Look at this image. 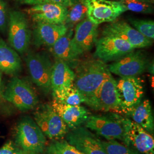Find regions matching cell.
<instances>
[{
	"mask_svg": "<svg viewBox=\"0 0 154 154\" xmlns=\"http://www.w3.org/2000/svg\"><path fill=\"white\" fill-rule=\"evenodd\" d=\"M109 72L105 62L99 59L84 61L77 66L73 83L91 108Z\"/></svg>",
	"mask_w": 154,
	"mask_h": 154,
	"instance_id": "1",
	"label": "cell"
},
{
	"mask_svg": "<svg viewBox=\"0 0 154 154\" xmlns=\"http://www.w3.org/2000/svg\"><path fill=\"white\" fill-rule=\"evenodd\" d=\"M15 142L23 150L42 154L46 147V139L35 122L25 116L17 126Z\"/></svg>",
	"mask_w": 154,
	"mask_h": 154,
	"instance_id": "2",
	"label": "cell"
},
{
	"mask_svg": "<svg viewBox=\"0 0 154 154\" xmlns=\"http://www.w3.org/2000/svg\"><path fill=\"white\" fill-rule=\"evenodd\" d=\"M35 122L45 136L53 140H62L66 137L69 129L51 105H41L34 113Z\"/></svg>",
	"mask_w": 154,
	"mask_h": 154,
	"instance_id": "3",
	"label": "cell"
},
{
	"mask_svg": "<svg viewBox=\"0 0 154 154\" xmlns=\"http://www.w3.org/2000/svg\"><path fill=\"white\" fill-rule=\"evenodd\" d=\"M2 97L22 111L32 110L38 103V97L30 85L18 77L10 81Z\"/></svg>",
	"mask_w": 154,
	"mask_h": 154,
	"instance_id": "4",
	"label": "cell"
},
{
	"mask_svg": "<svg viewBox=\"0 0 154 154\" xmlns=\"http://www.w3.org/2000/svg\"><path fill=\"white\" fill-rule=\"evenodd\" d=\"M116 90L121 112L127 115L142 101L144 94L142 82L137 77H121Z\"/></svg>",
	"mask_w": 154,
	"mask_h": 154,
	"instance_id": "5",
	"label": "cell"
},
{
	"mask_svg": "<svg viewBox=\"0 0 154 154\" xmlns=\"http://www.w3.org/2000/svg\"><path fill=\"white\" fill-rule=\"evenodd\" d=\"M32 80L45 93L51 90V75L53 63L49 56L42 53L29 52L25 59Z\"/></svg>",
	"mask_w": 154,
	"mask_h": 154,
	"instance_id": "6",
	"label": "cell"
},
{
	"mask_svg": "<svg viewBox=\"0 0 154 154\" xmlns=\"http://www.w3.org/2000/svg\"><path fill=\"white\" fill-rule=\"evenodd\" d=\"M124 127L123 142L139 154H154V139L142 127L132 120L122 117Z\"/></svg>",
	"mask_w": 154,
	"mask_h": 154,
	"instance_id": "7",
	"label": "cell"
},
{
	"mask_svg": "<svg viewBox=\"0 0 154 154\" xmlns=\"http://www.w3.org/2000/svg\"><path fill=\"white\" fill-rule=\"evenodd\" d=\"M9 43L14 50L23 54L28 51L32 34L25 14L20 11H13L9 17Z\"/></svg>",
	"mask_w": 154,
	"mask_h": 154,
	"instance_id": "8",
	"label": "cell"
},
{
	"mask_svg": "<svg viewBox=\"0 0 154 154\" xmlns=\"http://www.w3.org/2000/svg\"><path fill=\"white\" fill-rule=\"evenodd\" d=\"M86 5L87 18L91 22L99 25L113 22L127 11L119 1L111 0H82Z\"/></svg>",
	"mask_w": 154,
	"mask_h": 154,
	"instance_id": "9",
	"label": "cell"
},
{
	"mask_svg": "<svg viewBox=\"0 0 154 154\" xmlns=\"http://www.w3.org/2000/svg\"><path fill=\"white\" fill-rule=\"evenodd\" d=\"M85 127L93 131L107 140L123 141L124 127L122 117L116 114L111 116H90L85 122Z\"/></svg>",
	"mask_w": 154,
	"mask_h": 154,
	"instance_id": "10",
	"label": "cell"
},
{
	"mask_svg": "<svg viewBox=\"0 0 154 154\" xmlns=\"http://www.w3.org/2000/svg\"><path fill=\"white\" fill-rule=\"evenodd\" d=\"M135 49L126 41L116 37L103 35L95 43V56L103 62L117 60Z\"/></svg>",
	"mask_w": 154,
	"mask_h": 154,
	"instance_id": "11",
	"label": "cell"
},
{
	"mask_svg": "<svg viewBox=\"0 0 154 154\" xmlns=\"http://www.w3.org/2000/svg\"><path fill=\"white\" fill-rule=\"evenodd\" d=\"M149 62L140 51L131 53L111 64L109 72L120 77H137L147 70Z\"/></svg>",
	"mask_w": 154,
	"mask_h": 154,
	"instance_id": "12",
	"label": "cell"
},
{
	"mask_svg": "<svg viewBox=\"0 0 154 154\" xmlns=\"http://www.w3.org/2000/svg\"><path fill=\"white\" fill-rule=\"evenodd\" d=\"M66 140L84 154H107L102 140L86 127L80 126L69 131Z\"/></svg>",
	"mask_w": 154,
	"mask_h": 154,
	"instance_id": "13",
	"label": "cell"
},
{
	"mask_svg": "<svg viewBox=\"0 0 154 154\" xmlns=\"http://www.w3.org/2000/svg\"><path fill=\"white\" fill-rule=\"evenodd\" d=\"M103 35L116 37L131 45L135 48H144L152 44V40L143 36L135 28L124 21H119L107 25L103 30Z\"/></svg>",
	"mask_w": 154,
	"mask_h": 154,
	"instance_id": "14",
	"label": "cell"
},
{
	"mask_svg": "<svg viewBox=\"0 0 154 154\" xmlns=\"http://www.w3.org/2000/svg\"><path fill=\"white\" fill-rule=\"evenodd\" d=\"M67 8L57 3H44L33 5L26 11L34 22L61 25L65 23Z\"/></svg>",
	"mask_w": 154,
	"mask_h": 154,
	"instance_id": "15",
	"label": "cell"
},
{
	"mask_svg": "<svg viewBox=\"0 0 154 154\" xmlns=\"http://www.w3.org/2000/svg\"><path fill=\"white\" fill-rule=\"evenodd\" d=\"M91 108L105 112H121L116 90V81L108 72Z\"/></svg>",
	"mask_w": 154,
	"mask_h": 154,
	"instance_id": "16",
	"label": "cell"
},
{
	"mask_svg": "<svg viewBox=\"0 0 154 154\" xmlns=\"http://www.w3.org/2000/svg\"><path fill=\"white\" fill-rule=\"evenodd\" d=\"M98 25L88 18H85L77 24L75 33L72 38V46L79 55L92 49L97 41Z\"/></svg>",
	"mask_w": 154,
	"mask_h": 154,
	"instance_id": "17",
	"label": "cell"
},
{
	"mask_svg": "<svg viewBox=\"0 0 154 154\" xmlns=\"http://www.w3.org/2000/svg\"><path fill=\"white\" fill-rule=\"evenodd\" d=\"M74 72L64 61L55 59L51 75V90L54 99L58 98L73 84Z\"/></svg>",
	"mask_w": 154,
	"mask_h": 154,
	"instance_id": "18",
	"label": "cell"
},
{
	"mask_svg": "<svg viewBox=\"0 0 154 154\" xmlns=\"http://www.w3.org/2000/svg\"><path fill=\"white\" fill-rule=\"evenodd\" d=\"M51 106L70 130L81 126L90 116L88 110L81 105H66L54 99Z\"/></svg>",
	"mask_w": 154,
	"mask_h": 154,
	"instance_id": "19",
	"label": "cell"
},
{
	"mask_svg": "<svg viewBox=\"0 0 154 154\" xmlns=\"http://www.w3.org/2000/svg\"><path fill=\"white\" fill-rule=\"evenodd\" d=\"M68 30V26L65 24L54 25L36 22L33 31L34 44L37 47H50Z\"/></svg>",
	"mask_w": 154,
	"mask_h": 154,
	"instance_id": "20",
	"label": "cell"
},
{
	"mask_svg": "<svg viewBox=\"0 0 154 154\" xmlns=\"http://www.w3.org/2000/svg\"><path fill=\"white\" fill-rule=\"evenodd\" d=\"M21 69V60L17 52L0 38V71L14 75Z\"/></svg>",
	"mask_w": 154,
	"mask_h": 154,
	"instance_id": "21",
	"label": "cell"
},
{
	"mask_svg": "<svg viewBox=\"0 0 154 154\" xmlns=\"http://www.w3.org/2000/svg\"><path fill=\"white\" fill-rule=\"evenodd\" d=\"M72 31L67 32L58 39L54 44L49 47L50 51L55 59L67 62L75 61L79 56L74 49L72 39Z\"/></svg>",
	"mask_w": 154,
	"mask_h": 154,
	"instance_id": "22",
	"label": "cell"
},
{
	"mask_svg": "<svg viewBox=\"0 0 154 154\" xmlns=\"http://www.w3.org/2000/svg\"><path fill=\"white\" fill-rule=\"evenodd\" d=\"M134 122L149 134L154 135V120L152 107L149 99L142 100L128 114Z\"/></svg>",
	"mask_w": 154,
	"mask_h": 154,
	"instance_id": "23",
	"label": "cell"
},
{
	"mask_svg": "<svg viewBox=\"0 0 154 154\" xmlns=\"http://www.w3.org/2000/svg\"><path fill=\"white\" fill-rule=\"evenodd\" d=\"M67 15L65 24L67 26L77 25L87 17V8L82 0H78L73 5L68 7Z\"/></svg>",
	"mask_w": 154,
	"mask_h": 154,
	"instance_id": "24",
	"label": "cell"
},
{
	"mask_svg": "<svg viewBox=\"0 0 154 154\" xmlns=\"http://www.w3.org/2000/svg\"><path fill=\"white\" fill-rule=\"evenodd\" d=\"M54 99L63 104L73 106L81 105L82 103H86V102L85 97L77 89L74 83L72 84L71 86L67 88L58 98Z\"/></svg>",
	"mask_w": 154,
	"mask_h": 154,
	"instance_id": "25",
	"label": "cell"
},
{
	"mask_svg": "<svg viewBox=\"0 0 154 154\" xmlns=\"http://www.w3.org/2000/svg\"><path fill=\"white\" fill-rule=\"evenodd\" d=\"M45 153L50 154H84L66 140H55L46 147Z\"/></svg>",
	"mask_w": 154,
	"mask_h": 154,
	"instance_id": "26",
	"label": "cell"
},
{
	"mask_svg": "<svg viewBox=\"0 0 154 154\" xmlns=\"http://www.w3.org/2000/svg\"><path fill=\"white\" fill-rule=\"evenodd\" d=\"M130 22L135 29L145 37L150 40L154 39V22L150 20L130 18Z\"/></svg>",
	"mask_w": 154,
	"mask_h": 154,
	"instance_id": "27",
	"label": "cell"
},
{
	"mask_svg": "<svg viewBox=\"0 0 154 154\" xmlns=\"http://www.w3.org/2000/svg\"><path fill=\"white\" fill-rule=\"evenodd\" d=\"M107 154H139L135 150L116 140L102 141Z\"/></svg>",
	"mask_w": 154,
	"mask_h": 154,
	"instance_id": "28",
	"label": "cell"
},
{
	"mask_svg": "<svg viewBox=\"0 0 154 154\" xmlns=\"http://www.w3.org/2000/svg\"><path fill=\"white\" fill-rule=\"evenodd\" d=\"M119 1L126 8L127 11L145 14L153 12L152 4L142 0H120Z\"/></svg>",
	"mask_w": 154,
	"mask_h": 154,
	"instance_id": "29",
	"label": "cell"
},
{
	"mask_svg": "<svg viewBox=\"0 0 154 154\" xmlns=\"http://www.w3.org/2000/svg\"><path fill=\"white\" fill-rule=\"evenodd\" d=\"M21 4L35 5L44 3H57L67 8L73 5L78 0H16Z\"/></svg>",
	"mask_w": 154,
	"mask_h": 154,
	"instance_id": "30",
	"label": "cell"
},
{
	"mask_svg": "<svg viewBox=\"0 0 154 154\" xmlns=\"http://www.w3.org/2000/svg\"><path fill=\"white\" fill-rule=\"evenodd\" d=\"M7 11L4 0H0V32L4 31L7 26Z\"/></svg>",
	"mask_w": 154,
	"mask_h": 154,
	"instance_id": "31",
	"label": "cell"
},
{
	"mask_svg": "<svg viewBox=\"0 0 154 154\" xmlns=\"http://www.w3.org/2000/svg\"><path fill=\"white\" fill-rule=\"evenodd\" d=\"M17 149L13 143L9 141L0 149V154H14Z\"/></svg>",
	"mask_w": 154,
	"mask_h": 154,
	"instance_id": "32",
	"label": "cell"
},
{
	"mask_svg": "<svg viewBox=\"0 0 154 154\" xmlns=\"http://www.w3.org/2000/svg\"><path fill=\"white\" fill-rule=\"evenodd\" d=\"M14 154H38L31 152V151H25L23 150L22 149H17Z\"/></svg>",
	"mask_w": 154,
	"mask_h": 154,
	"instance_id": "33",
	"label": "cell"
},
{
	"mask_svg": "<svg viewBox=\"0 0 154 154\" xmlns=\"http://www.w3.org/2000/svg\"><path fill=\"white\" fill-rule=\"evenodd\" d=\"M154 62H152V63H149L147 68V71L152 75H154Z\"/></svg>",
	"mask_w": 154,
	"mask_h": 154,
	"instance_id": "34",
	"label": "cell"
},
{
	"mask_svg": "<svg viewBox=\"0 0 154 154\" xmlns=\"http://www.w3.org/2000/svg\"><path fill=\"white\" fill-rule=\"evenodd\" d=\"M142 1H144V2H148V3H149V4H153L154 3V0H142Z\"/></svg>",
	"mask_w": 154,
	"mask_h": 154,
	"instance_id": "35",
	"label": "cell"
},
{
	"mask_svg": "<svg viewBox=\"0 0 154 154\" xmlns=\"http://www.w3.org/2000/svg\"><path fill=\"white\" fill-rule=\"evenodd\" d=\"M1 73L0 72V89H1Z\"/></svg>",
	"mask_w": 154,
	"mask_h": 154,
	"instance_id": "36",
	"label": "cell"
},
{
	"mask_svg": "<svg viewBox=\"0 0 154 154\" xmlns=\"http://www.w3.org/2000/svg\"><path fill=\"white\" fill-rule=\"evenodd\" d=\"M45 154H48V153H45Z\"/></svg>",
	"mask_w": 154,
	"mask_h": 154,
	"instance_id": "37",
	"label": "cell"
}]
</instances>
